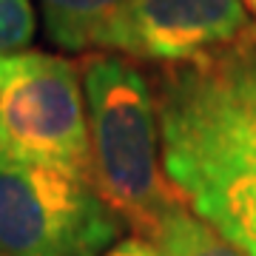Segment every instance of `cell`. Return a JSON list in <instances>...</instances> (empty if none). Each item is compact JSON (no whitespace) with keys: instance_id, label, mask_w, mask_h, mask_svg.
Returning <instances> with one entry per match:
<instances>
[{"instance_id":"6da1fadb","label":"cell","mask_w":256,"mask_h":256,"mask_svg":"<svg viewBox=\"0 0 256 256\" xmlns=\"http://www.w3.org/2000/svg\"><path fill=\"white\" fill-rule=\"evenodd\" d=\"M154 100L168 185L239 248H256V26L214 54L165 66Z\"/></svg>"},{"instance_id":"7a4b0ae2","label":"cell","mask_w":256,"mask_h":256,"mask_svg":"<svg viewBox=\"0 0 256 256\" xmlns=\"http://www.w3.org/2000/svg\"><path fill=\"white\" fill-rule=\"evenodd\" d=\"M92 140V182L122 222L151 239L176 202L162 171L154 88L134 60L92 54L82 63Z\"/></svg>"},{"instance_id":"3957f363","label":"cell","mask_w":256,"mask_h":256,"mask_svg":"<svg viewBox=\"0 0 256 256\" xmlns=\"http://www.w3.org/2000/svg\"><path fill=\"white\" fill-rule=\"evenodd\" d=\"M0 160L57 168L92 182L82 68L52 52L0 54Z\"/></svg>"},{"instance_id":"277c9868","label":"cell","mask_w":256,"mask_h":256,"mask_svg":"<svg viewBox=\"0 0 256 256\" xmlns=\"http://www.w3.org/2000/svg\"><path fill=\"white\" fill-rule=\"evenodd\" d=\"M126 222L94 182L57 168L0 160V254L106 256Z\"/></svg>"},{"instance_id":"5b68a950","label":"cell","mask_w":256,"mask_h":256,"mask_svg":"<svg viewBox=\"0 0 256 256\" xmlns=\"http://www.w3.org/2000/svg\"><path fill=\"white\" fill-rule=\"evenodd\" d=\"M254 26L242 0H126L94 32L92 48L180 66L236 43Z\"/></svg>"},{"instance_id":"8992f818","label":"cell","mask_w":256,"mask_h":256,"mask_svg":"<svg viewBox=\"0 0 256 256\" xmlns=\"http://www.w3.org/2000/svg\"><path fill=\"white\" fill-rule=\"evenodd\" d=\"M151 242L160 256H248L245 248L196 216L185 202H176L165 214Z\"/></svg>"},{"instance_id":"52a82bcc","label":"cell","mask_w":256,"mask_h":256,"mask_svg":"<svg viewBox=\"0 0 256 256\" xmlns=\"http://www.w3.org/2000/svg\"><path fill=\"white\" fill-rule=\"evenodd\" d=\"M43 12V26L54 46L66 52L92 48L94 32L126 0H37Z\"/></svg>"},{"instance_id":"ba28073f","label":"cell","mask_w":256,"mask_h":256,"mask_svg":"<svg viewBox=\"0 0 256 256\" xmlns=\"http://www.w3.org/2000/svg\"><path fill=\"white\" fill-rule=\"evenodd\" d=\"M37 34L32 0H0V54L26 52Z\"/></svg>"},{"instance_id":"9c48e42d","label":"cell","mask_w":256,"mask_h":256,"mask_svg":"<svg viewBox=\"0 0 256 256\" xmlns=\"http://www.w3.org/2000/svg\"><path fill=\"white\" fill-rule=\"evenodd\" d=\"M106 256H160V250L146 236H128L122 242H117Z\"/></svg>"},{"instance_id":"30bf717a","label":"cell","mask_w":256,"mask_h":256,"mask_svg":"<svg viewBox=\"0 0 256 256\" xmlns=\"http://www.w3.org/2000/svg\"><path fill=\"white\" fill-rule=\"evenodd\" d=\"M242 3L248 6V12H250V14H254V20H256V0H242Z\"/></svg>"},{"instance_id":"8fae6325","label":"cell","mask_w":256,"mask_h":256,"mask_svg":"<svg viewBox=\"0 0 256 256\" xmlns=\"http://www.w3.org/2000/svg\"><path fill=\"white\" fill-rule=\"evenodd\" d=\"M248 250V256H256V248H245Z\"/></svg>"},{"instance_id":"7c38bea8","label":"cell","mask_w":256,"mask_h":256,"mask_svg":"<svg viewBox=\"0 0 256 256\" xmlns=\"http://www.w3.org/2000/svg\"><path fill=\"white\" fill-rule=\"evenodd\" d=\"M0 256H6V254H0Z\"/></svg>"}]
</instances>
